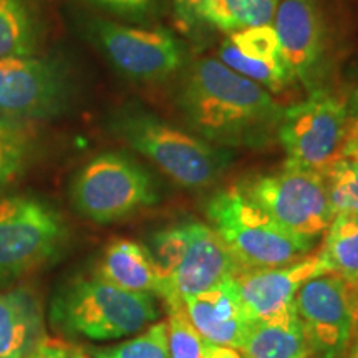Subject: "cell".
<instances>
[{
  "mask_svg": "<svg viewBox=\"0 0 358 358\" xmlns=\"http://www.w3.org/2000/svg\"><path fill=\"white\" fill-rule=\"evenodd\" d=\"M159 319L155 295L131 292L103 277L80 275L55 294L50 320L55 329L73 337L116 340L129 337Z\"/></svg>",
  "mask_w": 358,
  "mask_h": 358,
  "instance_id": "2",
  "label": "cell"
},
{
  "mask_svg": "<svg viewBox=\"0 0 358 358\" xmlns=\"http://www.w3.org/2000/svg\"><path fill=\"white\" fill-rule=\"evenodd\" d=\"M347 108H348V134L347 136H352V134L358 133V83H357V87L352 90L350 96H348Z\"/></svg>",
  "mask_w": 358,
  "mask_h": 358,
  "instance_id": "31",
  "label": "cell"
},
{
  "mask_svg": "<svg viewBox=\"0 0 358 358\" xmlns=\"http://www.w3.org/2000/svg\"><path fill=\"white\" fill-rule=\"evenodd\" d=\"M347 134V100L329 87L313 90L306 100L284 108L277 128L285 161L310 169H320L332 161Z\"/></svg>",
  "mask_w": 358,
  "mask_h": 358,
  "instance_id": "9",
  "label": "cell"
},
{
  "mask_svg": "<svg viewBox=\"0 0 358 358\" xmlns=\"http://www.w3.org/2000/svg\"><path fill=\"white\" fill-rule=\"evenodd\" d=\"M151 256L164 282L166 307L182 303L243 272L229 249L208 224L187 221L156 232Z\"/></svg>",
  "mask_w": 358,
  "mask_h": 358,
  "instance_id": "3",
  "label": "cell"
},
{
  "mask_svg": "<svg viewBox=\"0 0 358 358\" xmlns=\"http://www.w3.org/2000/svg\"><path fill=\"white\" fill-rule=\"evenodd\" d=\"M173 13L179 29L186 34H192L201 27L206 25L203 20L204 7L209 0H171Z\"/></svg>",
  "mask_w": 358,
  "mask_h": 358,
  "instance_id": "29",
  "label": "cell"
},
{
  "mask_svg": "<svg viewBox=\"0 0 358 358\" xmlns=\"http://www.w3.org/2000/svg\"><path fill=\"white\" fill-rule=\"evenodd\" d=\"M282 0H209L203 20L224 34L272 25Z\"/></svg>",
  "mask_w": 358,
  "mask_h": 358,
  "instance_id": "21",
  "label": "cell"
},
{
  "mask_svg": "<svg viewBox=\"0 0 358 358\" xmlns=\"http://www.w3.org/2000/svg\"><path fill=\"white\" fill-rule=\"evenodd\" d=\"M70 98L66 73L45 57L0 58V120L37 122L60 115Z\"/></svg>",
  "mask_w": 358,
  "mask_h": 358,
  "instance_id": "13",
  "label": "cell"
},
{
  "mask_svg": "<svg viewBox=\"0 0 358 358\" xmlns=\"http://www.w3.org/2000/svg\"><path fill=\"white\" fill-rule=\"evenodd\" d=\"M32 148V136L25 123L0 120V189L24 174Z\"/></svg>",
  "mask_w": 358,
  "mask_h": 358,
  "instance_id": "22",
  "label": "cell"
},
{
  "mask_svg": "<svg viewBox=\"0 0 358 358\" xmlns=\"http://www.w3.org/2000/svg\"><path fill=\"white\" fill-rule=\"evenodd\" d=\"M45 337L42 306L32 290L0 294V358H27Z\"/></svg>",
  "mask_w": 358,
  "mask_h": 358,
  "instance_id": "16",
  "label": "cell"
},
{
  "mask_svg": "<svg viewBox=\"0 0 358 358\" xmlns=\"http://www.w3.org/2000/svg\"><path fill=\"white\" fill-rule=\"evenodd\" d=\"M272 25L295 82L307 93L329 87L334 37L324 0H282Z\"/></svg>",
  "mask_w": 358,
  "mask_h": 358,
  "instance_id": "10",
  "label": "cell"
},
{
  "mask_svg": "<svg viewBox=\"0 0 358 358\" xmlns=\"http://www.w3.org/2000/svg\"><path fill=\"white\" fill-rule=\"evenodd\" d=\"M355 319H357V324H358V292H357V301H355Z\"/></svg>",
  "mask_w": 358,
  "mask_h": 358,
  "instance_id": "34",
  "label": "cell"
},
{
  "mask_svg": "<svg viewBox=\"0 0 358 358\" xmlns=\"http://www.w3.org/2000/svg\"><path fill=\"white\" fill-rule=\"evenodd\" d=\"M65 237L64 219L50 204L30 196L0 199V284L50 261Z\"/></svg>",
  "mask_w": 358,
  "mask_h": 358,
  "instance_id": "8",
  "label": "cell"
},
{
  "mask_svg": "<svg viewBox=\"0 0 358 358\" xmlns=\"http://www.w3.org/2000/svg\"><path fill=\"white\" fill-rule=\"evenodd\" d=\"M219 58L227 69L234 70L236 73L259 83L267 92L271 90L274 93H280L295 83V77L289 66H277L245 58L232 47L227 38L219 47Z\"/></svg>",
  "mask_w": 358,
  "mask_h": 358,
  "instance_id": "23",
  "label": "cell"
},
{
  "mask_svg": "<svg viewBox=\"0 0 358 358\" xmlns=\"http://www.w3.org/2000/svg\"><path fill=\"white\" fill-rule=\"evenodd\" d=\"M227 40L245 58L290 69L274 25H261L241 30V32L231 34Z\"/></svg>",
  "mask_w": 358,
  "mask_h": 358,
  "instance_id": "26",
  "label": "cell"
},
{
  "mask_svg": "<svg viewBox=\"0 0 358 358\" xmlns=\"http://www.w3.org/2000/svg\"><path fill=\"white\" fill-rule=\"evenodd\" d=\"M92 358H171L166 322H155L143 334L115 347L95 348Z\"/></svg>",
  "mask_w": 358,
  "mask_h": 358,
  "instance_id": "25",
  "label": "cell"
},
{
  "mask_svg": "<svg viewBox=\"0 0 358 358\" xmlns=\"http://www.w3.org/2000/svg\"><path fill=\"white\" fill-rule=\"evenodd\" d=\"M358 285L335 274L303 282L295 295V308L312 357L343 358L355 330Z\"/></svg>",
  "mask_w": 358,
  "mask_h": 358,
  "instance_id": "12",
  "label": "cell"
},
{
  "mask_svg": "<svg viewBox=\"0 0 358 358\" xmlns=\"http://www.w3.org/2000/svg\"><path fill=\"white\" fill-rule=\"evenodd\" d=\"M115 129L133 150L187 189L213 185L229 163V153L222 148L145 111L123 113Z\"/></svg>",
  "mask_w": 358,
  "mask_h": 358,
  "instance_id": "5",
  "label": "cell"
},
{
  "mask_svg": "<svg viewBox=\"0 0 358 358\" xmlns=\"http://www.w3.org/2000/svg\"><path fill=\"white\" fill-rule=\"evenodd\" d=\"M345 358H358V324L355 325V330H353L350 345H348L345 352Z\"/></svg>",
  "mask_w": 358,
  "mask_h": 358,
  "instance_id": "33",
  "label": "cell"
},
{
  "mask_svg": "<svg viewBox=\"0 0 358 358\" xmlns=\"http://www.w3.org/2000/svg\"><path fill=\"white\" fill-rule=\"evenodd\" d=\"M237 186L280 227L313 244L337 214L319 169L285 161L275 171L254 174Z\"/></svg>",
  "mask_w": 358,
  "mask_h": 358,
  "instance_id": "6",
  "label": "cell"
},
{
  "mask_svg": "<svg viewBox=\"0 0 358 358\" xmlns=\"http://www.w3.org/2000/svg\"><path fill=\"white\" fill-rule=\"evenodd\" d=\"M27 358H92V355L66 340L45 337Z\"/></svg>",
  "mask_w": 358,
  "mask_h": 358,
  "instance_id": "30",
  "label": "cell"
},
{
  "mask_svg": "<svg viewBox=\"0 0 358 358\" xmlns=\"http://www.w3.org/2000/svg\"><path fill=\"white\" fill-rule=\"evenodd\" d=\"M335 213L358 214V163L335 156L319 169Z\"/></svg>",
  "mask_w": 358,
  "mask_h": 358,
  "instance_id": "24",
  "label": "cell"
},
{
  "mask_svg": "<svg viewBox=\"0 0 358 358\" xmlns=\"http://www.w3.org/2000/svg\"><path fill=\"white\" fill-rule=\"evenodd\" d=\"M182 303L192 325L208 342L239 350L252 320L241 299L236 277Z\"/></svg>",
  "mask_w": 358,
  "mask_h": 358,
  "instance_id": "15",
  "label": "cell"
},
{
  "mask_svg": "<svg viewBox=\"0 0 358 358\" xmlns=\"http://www.w3.org/2000/svg\"><path fill=\"white\" fill-rule=\"evenodd\" d=\"M42 25L29 0H0V58L35 55Z\"/></svg>",
  "mask_w": 358,
  "mask_h": 358,
  "instance_id": "19",
  "label": "cell"
},
{
  "mask_svg": "<svg viewBox=\"0 0 358 358\" xmlns=\"http://www.w3.org/2000/svg\"><path fill=\"white\" fill-rule=\"evenodd\" d=\"M96 274L131 292L158 295L163 299L164 282L150 249L134 241L120 239L103 252Z\"/></svg>",
  "mask_w": 358,
  "mask_h": 358,
  "instance_id": "17",
  "label": "cell"
},
{
  "mask_svg": "<svg viewBox=\"0 0 358 358\" xmlns=\"http://www.w3.org/2000/svg\"><path fill=\"white\" fill-rule=\"evenodd\" d=\"M206 216L243 272L287 266L315 245L280 227L239 186L217 191L206 204Z\"/></svg>",
  "mask_w": 358,
  "mask_h": 358,
  "instance_id": "4",
  "label": "cell"
},
{
  "mask_svg": "<svg viewBox=\"0 0 358 358\" xmlns=\"http://www.w3.org/2000/svg\"><path fill=\"white\" fill-rule=\"evenodd\" d=\"M342 158H350L358 163V133L352 134V136H347V140L343 141L342 148H340L338 155Z\"/></svg>",
  "mask_w": 358,
  "mask_h": 358,
  "instance_id": "32",
  "label": "cell"
},
{
  "mask_svg": "<svg viewBox=\"0 0 358 358\" xmlns=\"http://www.w3.org/2000/svg\"><path fill=\"white\" fill-rule=\"evenodd\" d=\"M151 174L122 153H103L80 169L71 185L75 209L100 224L127 219L158 203Z\"/></svg>",
  "mask_w": 358,
  "mask_h": 358,
  "instance_id": "7",
  "label": "cell"
},
{
  "mask_svg": "<svg viewBox=\"0 0 358 358\" xmlns=\"http://www.w3.org/2000/svg\"><path fill=\"white\" fill-rule=\"evenodd\" d=\"M93 32L115 69L134 82H163L186 65L185 42L163 27H129L98 20L93 24Z\"/></svg>",
  "mask_w": 358,
  "mask_h": 358,
  "instance_id": "11",
  "label": "cell"
},
{
  "mask_svg": "<svg viewBox=\"0 0 358 358\" xmlns=\"http://www.w3.org/2000/svg\"><path fill=\"white\" fill-rule=\"evenodd\" d=\"M168 310V343L171 358H204L208 340L201 335L187 315L185 303H174Z\"/></svg>",
  "mask_w": 358,
  "mask_h": 358,
  "instance_id": "27",
  "label": "cell"
},
{
  "mask_svg": "<svg viewBox=\"0 0 358 358\" xmlns=\"http://www.w3.org/2000/svg\"><path fill=\"white\" fill-rule=\"evenodd\" d=\"M239 352L244 358L312 357L301 320L252 322Z\"/></svg>",
  "mask_w": 358,
  "mask_h": 358,
  "instance_id": "18",
  "label": "cell"
},
{
  "mask_svg": "<svg viewBox=\"0 0 358 358\" xmlns=\"http://www.w3.org/2000/svg\"><path fill=\"white\" fill-rule=\"evenodd\" d=\"M87 2L129 20L148 19L158 6V0H87Z\"/></svg>",
  "mask_w": 358,
  "mask_h": 358,
  "instance_id": "28",
  "label": "cell"
},
{
  "mask_svg": "<svg viewBox=\"0 0 358 358\" xmlns=\"http://www.w3.org/2000/svg\"><path fill=\"white\" fill-rule=\"evenodd\" d=\"M178 108L201 138L221 146L277 140L284 113L266 88L214 58H201L187 69L178 90Z\"/></svg>",
  "mask_w": 358,
  "mask_h": 358,
  "instance_id": "1",
  "label": "cell"
},
{
  "mask_svg": "<svg viewBox=\"0 0 358 358\" xmlns=\"http://www.w3.org/2000/svg\"><path fill=\"white\" fill-rule=\"evenodd\" d=\"M329 274L320 254L306 256L287 266L244 271L236 277L245 310L252 322L295 320V295L303 282Z\"/></svg>",
  "mask_w": 358,
  "mask_h": 358,
  "instance_id": "14",
  "label": "cell"
},
{
  "mask_svg": "<svg viewBox=\"0 0 358 358\" xmlns=\"http://www.w3.org/2000/svg\"><path fill=\"white\" fill-rule=\"evenodd\" d=\"M319 254L329 274L358 285V214H335Z\"/></svg>",
  "mask_w": 358,
  "mask_h": 358,
  "instance_id": "20",
  "label": "cell"
}]
</instances>
